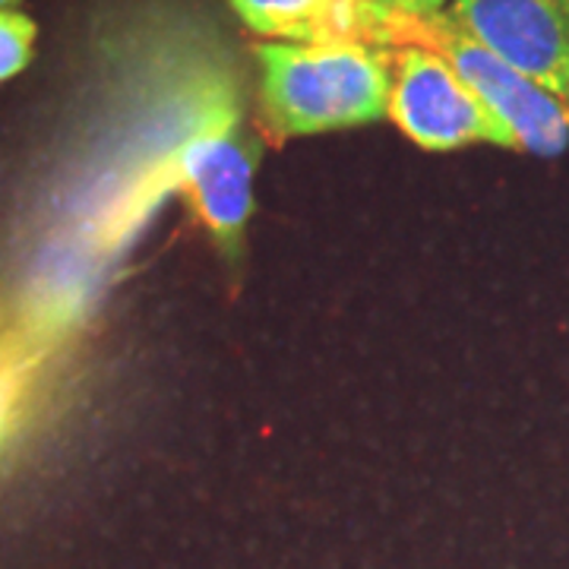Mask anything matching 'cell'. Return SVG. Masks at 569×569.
Instances as JSON below:
<instances>
[{"label": "cell", "mask_w": 569, "mask_h": 569, "mask_svg": "<svg viewBox=\"0 0 569 569\" xmlns=\"http://www.w3.org/2000/svg\"><path fill=\"white\" fill-rule=\"evenodd\" d=\"M367 3H373V7H383V10H396V3H392V0H367Z\"/></svg>", "instance_id": "obj_10"}, {"label": "cell", "mask_w": 569, "mask_h": 569, "mask_svg": "<svg viewBox=\"0 0 569 569\" xmlns=\"http://www.w3.org/2000/svg\"><path fill=\"white\" fill-rule=\"evenodd\" d=\"M399 13H408V17H433L440 10H447L449 0H392Z\"/></svg>", "instance_id": "obj_9"}, {"label": "cell", "mask_w": 569, "mask_h": 569, "mask_svg": "<svg viewBox=\"0 0 569 569\" xmlns=\"http://www.w3.org/2000/svg\"><path fill=\"white\" fill-rule=\"evenodd\" d=\"M260 114L272 142L387 118L392 48L365 41H260Z\"/></svg>", "instance_id": "obj_1"}, {"label": "cell", "mask_w": 569, "mask_h": 569, "mask_svg": "<svg viewBox=\"0 0 569 569\" xmlns=\"http://www.w3.org/2000/svg\"><path fill=\"white\" fill-rule=\"evenodd\" d=\"M260 156L263 140L244 127L238 111L212 104L171 159V178L228 263H238L244 253Z\"/></svg>", "instance_id": "obj_3"}, {"label": "cell", "mask_w": 569, "mask_h": 569, "mask_svg": "<svg viewBox=\"0 0 569 569\" xmlns=\"http://www.w3.org/2000/svg\"><path fill=\"white\" fill-rule=\"evenodd\" d=\"M449 17L509 67L569 102V0H452Z\"/></svg>", "instance_id": "obj_5"}, {"label": "cell", "mask_w": 569, "mask_h": 569, "mask_svg": "<svg viewBox=\"0 0 569 569\" xmlns=\"http://www.w3.org/2000/svg\"><path fill=\"white\" fill-rule=\"evenodd\" d=\"M387 118L430 152H452L475 142L519 152L516 137L459 80V73L440 54L418 44L392 48Z\"/></svg>", "instance_id": "obj_4"}, {"label": "cell", "mask_w": 569, "mask_h": 569, "mask_svg": "<svg viewBox=\"0 0 569 569\" xmlns=\"http://www.w3.org/2000/svg\"><path fill=\"white\" fill-rule=\"evenodd\" d=\"M20 7V0H0V10H17Z\"/></svg>", "instance_id": "obj_11"}, {"label": "cell", "mask_w": 569, "mask_h": 569, "mask_svg": "<svg viewBox=\"0 0 569 569\" xmlns=\"http://www.w3.org/2000/svg\"><path fill=\"white\" fill-rule=\"evenodd\" d=\"M250 32L266 41H365L387 44L389 17L396 10L367 0H228Z\"/></svg>", "instance_id": "obj_6"}, {"label": "cell", "mask_w": 569, "mask_h": 569, "mask_svg": "<svg viewBox=\"0 0 569 569\" xmlns=\"http://www.w3.org/2000/svg\"><path fill=\"white\" fill-rule=\"evenodd\" d=\"M44 355L36 329L0 326V452L10 447L29 415Z\"/></svg>", "instance_id": "obj_7"}, {"label": "cell", "mask_w": 569, "mask_h": 569, "mask_svg": "<svg viewBox=\"0 0 569 569\" xmlns=\"http://www.w3.org/2000/svg\"><path fill=\"white\" fill-rule=\"evenodd\" d=\"M39 26L20 10H0V82L20 77L36 54Z\"/></svg>", "instance_id": "obj_8"}, {"label": "cell", "mask_w": 569, "mask_h": 569, "mask_svg": "<svg viewBox=\"0 0 569 569\" xmlns=\"http://www.w3.org/2000/svg\"><path fill=\"white\" fill-rule=\"evenodd\" d=\"M387 44H418L440 54L490 114L516 137L519 152L553 159L569 146V102L557 99L545 86L488 51L481 41L471 39L449 17V10L433 17H408L396 10L389 17Z\"/></svg>", "instance_id": "obj_2"}]
</instances>
